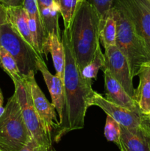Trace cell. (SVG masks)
I'll use <instances>...</instances> for the list:
<instances>
[{
    "label": "cell",
    "instance_id": "cell-1",
    "mask_svg": "<svg viewBox=\"0 0 150 151\" xmlns=\"http://www.w3.org/2000/svg\"><path fill=\"white\" fill-rule=\"evenodd\" d=\"M61 40L66 54L63 78L64 105L62 117L59 119L60 126L54 134L55 142H58L67 133L84 128L87 109L90 107L89 100L95 91L92 88V81L83 78L78 67L69 28L64 29Z\"/></svg>",
    "mask_w": 150,
    "mask_h": 151
},
{
    "label": "cell",
    "instance_id": "cell-2",
    "mask_svg": "<svg viewBox=\"0 0 150 151\" xmlns=\"http://www.w3.org/2000/svg\"><path fill=\"white\" fill-rule=\"evenodd\" d=\"M100 21L93 5L82 0L68 27L74 55L80 71L89 63L100 44Z\"/></svg>",
    "mask_w": 150,
    "mask_h": 151
},
{
    "label": "cell",
    "instance_id": "cell-3",
    "mask_svg": "<svg viewBox=\"0 0 150 151\" xmlns=\"http://www.w3.org/2000/svg\"><path fill=\"white\" fill-rule=\"evenodd\" d=\"M113 10L117 27L116 47L126 57L131 76L134 78L141 65L150 60V52L131 21L113 6Z\"/></svg>",
    "mask_w": 150,
    "mask_h": 151
},
{
    "label": "cell",
    "instance_id": "cell-4",
    "mask_svg": "<svg viewBox=\"0 0 150 151\" xmlns=\"http://www.w3.org/2000/svg\"><path fill=\"white\" fill-rule=\"evenodd\" d=\"M31 138L19 102L13 94L0 117V151H19Z\"/></svg>",
    "mask_w": 150,
    "mask_h": 151
},
{
    "label": "cell",
    "instance_id": "cell-5",
    "mask_svg": "<svg viewBox=\"0 0 150 151\" xmlns=\"http://www.w3.org/2000/svg\"><path fill=\"white\" fill-rule=\"evenodd\" d=\"M0 46L13 56L23 76L37 73V62L42 56L21 36L9 22L0 27Z\"/></svg>",
    "mask_w": 150,
    "mask_h": 151
},
{
    "label": "cell",
    "instance_id": "cell-6",
    "mask_svg": "<svg viewBox=\"0 0 150 151\" xmlns=\"http://www.w3.org/2000/svg\"><path fill=\"white\" fill-rule=\"evenodd\" d=\"M15 92L21 111L22 116L31 137L38 144L52 147V137L44 129L32 103L30 88L26 78L13 83Z\"/></svg>",
    "mask_w": 150,
    "mask_h": 151
},
{
    "label": "cell",
    "instance_id": "cell-7",
    "mask_svg": "<svg viewBox=\"0 0 150 151\" xmlns=\"http://www.w3.org/2000/svg\"><path fill=\"white\" fill-rule=\"evenodd\" d=\"M96 106L117 121L121 126L128 128H140L150 126L149 115L141 111H132L111 103L102 95L94 91L89 100V106Z\"/></svg>",
    "mask_w": 150,
    "mask_h": 151
},
{
    "label": "cell",
    "instance_id": "cell-8",
    "mask_svg": "<svg viewBox=\"0 0 150 151\" xmlns=\"http://www.w3.org/2000/svg\"><path fill=\"white\" fill-rule=\"evenodd\" d=\"M113 6L131 21L150 52V3L147 0H114Z\"/></svg>",
    "mask_w": 150,
    "mask_h": 151
},
{
    "label": "cell",
    "instance_id": "cell-9",
    "mask_svg": "<svg viewBox=\"0 0 150 151\" xmlns=\"http://www.w3.org/2000/svg\"><path fill=\"white\" fill-rule=\"evenodd\" d=\"M35 74L31 73L24 76L30 88L32 103L35 111L40 117L44 129L50 136L57 131L60 126V121L56 117V109L52 103H50L40 87L38 86L35 78Z\"/></svg>",
    "mask_w": 150,
    "mask_h": 151
},
{
    "label": "cell",
    "instance_id": "cell-10",
    "mask_svg": "<svg viewBox=\"0 0 150 151\" xmlns=\"http://www.w3.org/2000/svg\"><path fill=\"white\" fill-rule=\"evenodd\" d=\"M105 66L112 76L116 78L127 94L132 98H135V88H134L133 78L131 76L129 63L124 55L116 46L105 49ZM135 100V99H134Z\"/></svg>",
    "mask_w": 150,
    "mask_h": 151
},
{
    "label": "cell",
    "instance_id": "cell-11",
    "mask_svg": "<svg viewBox=\"0 0 150 151\" xmlns=\"http://www.w3.org/2000/svg\"><path fill=\"white\" fill-rule=\"evenodd\" d=\"M121 151H150V126L128 128L121 125Z\"/></svg>",
    "mask_w": 150,
    "mask_h": 151
},
{
    "label": "cell",
    "instance_id": "cell-12",
    "mask_svg": "<svg viewBox=\"0 0 150 151\" xmlns=\"http://www.w3.org/2000/svg\"><path fill=\"white\" fill-rule=\"evenodd\" d=\"M105 85V98L111 103L132 111H141L136 101L127 94L121 84L112 76L110 72L103 68Z\"/></svg>",
    "mask_w": 150,
    "mask_h": 151
},
{
    "label": "cell",
    "instance_id": "cell-13",
    "mask_svg": "<svg viewBox=\"0 0 150 151\" xmlns=\"http://www.w3.org/2000/svg\"><path fill=\"white\" fill-rule=\"evenodd\" d=\"M22 6L26 10L29 16V29L34 41L35 49L42 55L48 35L41 20L37 0H24Z\"/></svg>",
    "mask_w": 150,
    "mask_h": 151
},
{
    "label": "cell",
    "instance_id": "cell-14",
    "mask_svg": "<svg viewBox=\"0 0 150 151\" xmlns=\"http://www.w3.org/2000/svg\"><path fill=\"white\" fill-rule=\"evenodd\" d=\"M37 68L42 74L49 91L51 95L52 104L55 107L59 115L62 117L63 105H64V87L63 81L57 75H53L49 71L45 62L42 58H40L37 62Z\"/></svg>",
    "mask_w": 150,
    "mask_h": 151
},
{
    "label": "cell",
    "instance_id": "cell-15",
    "mask_svg": "<svg viewBox=\"0 0 150 151\" xmlns=\"http://www.w3.org/2000/svg\"><path fill=\"white\" fill-rule=\"evenodd\" d=\"M137 76L139 83L134 99L142 113L150 114V60L141 65Z\"/></svg>",
    "mask_w": 150,
    "mask_h": 151
},
{
    "label": "cell",
    "instance_id": "cell-16",
    "mask_svg": "<svg viewBox=\"0 0 150 151\" xmlns=\"http://www.w3.org/2000/svg\"><path fill=\"white\" fill-rule=\"evenodd\" d=\"M48 52H50L51 55L53 63L56 71V75H57L63 81L66 63L65 49L61 38H59L55 34H49L47 36L44 52L46 57H47Z\"/></svg>",
    "mask_w": 150,
    "mask_h": 151
},
{
    "label": "cell",
    "instance_id": "cell-17",
    "mask_svg": "<svg viewBox=\"0 0 150 151\" xmlns=\"http://www.w3.org/2000/svg\"><path fill=\"white\" fill-rule=\"evenodd\" d=\"M7 16L8 21L21 36L26 40L32 47L35 48L34 41L29 24V16L23 6L8 7Z\"/></svg>",
    "mask_w": 150,
    "mask_h": 151
},
{
    "label": "cell",
    "instance_id": "cell-18",
    "mask_svg": "<svg viewBox=\"0 0 150 151\" xmlns=\"http://www.w3.org/2000/svg\"><path fill=\"white\" fill-rule=\"evenodd\" d=\"M117 27L113 7L99 24V41L104 50L116 45Z\"/></svg>",
    "mask_w": 150,
    "mask_h": 151
},
{
    "label": "cell",
    "instance_id": "cell-19",
    "mask_svg": "<svg viewBox=\"0 0 150 151\" xmlns=\"http://www.w3.org/2000/svg\"><path fill=\"white\" fill-rule=\"evenodd\" d=\"M104 66H105V56L101 51L99 44L97 47L94 57L89 63L80 71L81 74L83 78L90 81H93L96 79L99 70L103 69Z\"/></svg>",
    "mask_w": 150,
    "mask_h": 151
},
{
    "label": "cell",
    "instance_id": "cell-20",
    "mask_svg": "<svg viewBox=\"0 0 150 151\" xmlns=\"http://www.w3.org/2000/svg\"><path fill=\"white\" fill-rule=\"evenodd\" d=\"M0 66L10 77L13 83L23 78L16 61L13 56L4 47L0 46Z\"/></svg>",
    "mask_w": 150,
    "mask_h": 151
},
{
    "label": "cell",
    "instance_id": "cell-21",
    "mask_svg": "<svg viewBox=\"0 0 150 151\" xmlns=\"http://www.w3.org/2000/svg\"><path fill=\"white\" fill-rule=\"evenodd\" d=\"M82 1V0H57L60 7V15L64 22L65 28L69 27L75 11Z\"/></svg>",
    "mask_w": 150,
    "mask_h": 151
},
{
    "label": "cell",
    "instance_id": "cell-22",
    "mask_svg": "<svg viewBox=\"0 0 150 151\" xmlns=\"http://www.w3.org/2000/svg\"><path fill=\"white\" fill-rule=\"evenodd\" d=\"M104 134L107 141L112 142L119 145L120 142L121 125L113 118L107 114Z\"/></svg>",
    "mask_w": 150,
    "mask_h": 151
},
{
    "label": "cell",
    "instance_id": "cell-23",
    "mask_svg": "<svg viewBox=\"0 0 150 151\" xmlns=\"http://www.w3.org/2000/svg\"><path fill=\"white\" fill-rule=\"evenodd\" d=\"M95 8L100 19H102L113 7L114 0H85Z\"/></svg>",
    "mask_w": 150,
    "mask_h": 151
},
{
    "label": "cell",
    "instance_id": "cell-24",
    "mask_svg": "<svg viewBox=\"0 0 150 151\" xmlns=\"http://www.w3.org/2000/svg\"><path fill=\"white\" fill-rule=\"evenodd\" d=\"M53 147H48L45 145H40L31 138V139L19 151H53Z\"/></svg>",
    "mask_w": 150,
    "mask_h": 151
},
{
    "label": "cell",
    "instance_id": "cell-25",
    "mask_svg": "<svg viewBox=\"0 0 150 151\" xmlns=\"http://www.w3.org/2000/svg\"><path fill=\"white\" fill-rule=\"evenodd\" d=\"M8 22L7 7L3 5L2 4H0V27L1 25Z\"/></svg>",
    "mask_w": 150,
    "mask_h": 151
},
{
    "label": "cell",
    "instance_id": "cell-26",
    "mask_svg": "<svg viewBox=\"0 0 150 151\" xmlns=\"http://www.w3.org/2000/svg\"><path fill=\"white\" fill-rule=\"evenodd\" d=\"M24 0H0L1 4L3 5L8 7H18L22 6Z\"/></svg>",
    "mask_w": 150,
    "mask_h": 151
},
{
    "label": "cell",
    "instance_id": "cell-27",
    "mask_svg": "<svg viewBox=\"0 0 150 151\" xmlns=\"http://www.w3.org/2000/svg\"><path fill=\"white\" fill-rule=\"evenodd\" d=\"M3 100H4V97H3L2 92H1V90L0 88V106L3 105Z\"/></svg>",
    "mask_w": 150,
    "mask_h": 151
},
{
    "label": "cell",
    "instance_id": "cell-28",
    "mask_svg": "<svg viewBox=\"0 0 150 151\" xmlns=\"http://www.w3.org/2000/svg\"><path fill=\"white\" fill-rule=\"evenodd\" d=\"M4 111V108L2 106H0V117H1V115L3 114Z\"/></svg>",
    "mask_w": 150,
    "mask_h": 151
},
{
    "label": "cell",
    "instance_id": "cell-29",
    "mask_svg": "<svg viewBox=\"0 0 150 151\" xmlns=\"http://www.w3.org/2000/svg\"><path fill=\"white\" fill-rule=\"evenodd\" d=\"M149 115V119H150V114H148Z\"/></svg>",
    "mask_w": 150,
    "mask_h": 151
},
{
    "label": "cell",
    "instance_id": "cell-30",
    "mask_svg": "<svg viewBox=\"0 0 150 151\" xmlns=\"http://www.w3.org/2000/svg\"><path fill=\"white\" fill-rule=\"evenodd\" d=\"M147 1H149V3H150V0H147Z\"/></svg>",
    "mask_w": 150,
    "mask_h": 151
},
{
    "label": "cell",
    "instance_id": "cell-31",
    "mask_svg": "<svg viewBox=\"0 0 150 151\" xmlns=\"http://www.w3.org/2000/svg\"><path fill=\"white\" fill-rule=\"evenodd\" d=\"M53 151H55V150H53Z\"/></svg>",
    "mask_w": 150,
    "mask_h": 151
},
{
    "label": "cell",
    "instance_id": "cell-32",
    "mask_svg": "<svg viewBox=\"0 0 150 151\" xmlns=\"http://www.w3.org/2000/svg\"><path fill=\"white\" fill-rule=\"evenodd\" d=\"M0 4H1V2H0Z\"/></svg>",
    "mask_w": 150,
    "mask_h": 151
}]
</instances>
